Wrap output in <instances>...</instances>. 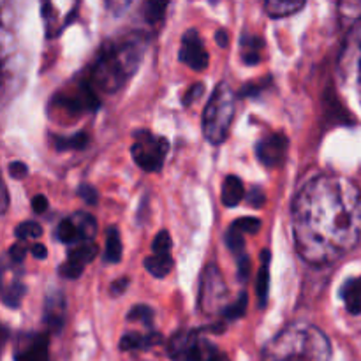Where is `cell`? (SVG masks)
Returning a JSON list of instances; mask_svg holds the SVG:
<instances>
[{
  "instance_id": "cell-1",
  "label": "cell",
  "mask_w": 361,
  "mask_h": 361,
  "mask_svg": "<svg viewBox=\"0 0 361 361\" xmlns=\"http://www.w3.org/2000/svg\"><path fill=\"white\" fill-rule=\"evenodd\" d=\"M293 235L303 261L331 264L361 238V190L341 175L310 180L293 203Z\"/></svg>"
},
{
  "instance_id": "cell-2",
  "label": "cell",
  "mask_w": 361,
  "mask_h": 361,
  "mask_svg": "<svg viewBox=\"0 0 361 361\" xmlns=\"http://www.w3.org/2000/svg\"><path fill=\"white\" fill-rule=\"evenodd\" d=\"M145 49L147 39L141 35H129L120 41L106 42L92 67L88 85L94 90L106 94L120 90L137 71Z\"/></svg>"
},
{
  "instance_id": "cell-3",
  "label": "cell",
  "mask_w": 361,
  "mask_h": 361,
  "mask_svg": "<svg viewBox=\"0 0 361 361\" xmlns=\"http://www.w3.org/2000/svg\"><path fill=\"white\" fill-rule=\"evenodd\" d=\"M326 335L312 324L296 323L275 335L263 349V361H330Z\"/></svg>"
},
{
  "instance_id": "cell-4",
  "label": "cell",
  "mask_w": 361,
  "mask_h": 361,
  "mask_svg": "<svg viewBox=\"0 0 361 361\" xmlns=\"http://www.w3.org/2000/svg\"><path fill=\"white\" fill-rule=\"evenodd\" d=\"M235 92L228 83H219L208 99L203 113V133L212 145L224 143L229 136L233 118H235Z\"/></svg>"
},
{
  "instance_id": "cell-5",
  "label": "cell",
  "mask_w": 361,
  "mask_h": 361,
  "mask_svg": "<svg viewBox=\"0 0 361 361\" xmlns=\"http://www.w3.org/2000/svg\"><path fill=\"white\" fill-rule=\"evenodd\" d=\"M169 143L166 137L155 136L150 130H137L130 148L134 162L145 171H159L164 166Z\"/></svg>"
},
{
  "instance_id": "cell-6",
  "label": "cell",
  "mask_w": 361,
  "mask_h": 361,
  "mask_svg": "<svg viewBox=\"0 0 361 361\" xmlns=\"http://www.w3.org/2000/svg\"><path fill=\"white\" fill-rule=\"evenodd\" d=\"M20 51H18L14 39L9 34L0 30V102L13 95L14 88L20 85L21 74Z\"/></svg>"
},
{
  "instance_id": "cell-7",
  "label": "cell",
  "mask_w": 361,
  "mask_h": 361,
  "mask_svg": "<svg viewBox=\"0 0 361 361\" xmlns=\"http://www.w3.org/2000/svg\"><path fill=\"white\" fill-rule=\"evenodd\" d=\"M97 233V222L90 214L78 212L71 217L63 219L56 228V240L66 245H76L81 242H95Z\"/></svg>"
},
{
  "instance_id": "cell-8",
  "label": "cell",
  "mask_w": 361,
  "mask_h": 361,
  "mask_svg": "<svg viewBox=\"0 0 361 361\" xmlns=\"http://www.w3.org/2000/svg\"><path fill=\"white\" fill-rule=\"evenodd\" d=\"M228 295L224 279L215 264H208L204 268L203 279H201L200 291V307L204 314L222 312V300Z\"/></svg>"
},
{
  "instance_id": "cell-9",
  "label": "cell",
  "mask_w": 361,
  "mask_h": 361,
  "mask_svg": "<svg viewBox=\"0 0 361 361\" xmlns=\"http://www.w3.org/2000/svg\"><path fill=\"white\" fill-rule=\"evenodd\" d=\"M210 342L203 341L197 331H178L168 344L171 361H204Z\"/></svg>"
},
{
  "instance_id": "cell-10",
  "label": "cell",
  "mask_w": 361,
  "mask_h": 361,
  "mask_svg": "<svg viewBox=\"0 0 361 361\" xmlns=\"http://www.w3.org/2000/svg\"><path fill=\"white\" fill-rule=\"evenodd\" d=\"M341 73L345 80L361 85V18L345 35L341 53Z\"/></svg>"
},
{
  "instance_id": "cell-11",
  "label": "cell",
  "mask_w": 361,
  "mask_h": 361,
  "mask_svg": "<svg viewBox=\"0 0 361 361\" xmlns=\"http://www.w3.org/2000/svg\"><path fill=\"white\" fill-rule=\"evenodd\" d=\"M53 104L66 115H83V113L95 111L99 108V99L94 88L85 81V83L78 85L74 90L56 95Z\"/></svg>"
},
{
  "instance_id": "cell-12",
  "label": "cell",
  "mask_w": 361,
  "mask_h": 361,
  "mask_svg": "<svg viewBox=\"0 0 361 361\" xmlns=\"http://www.w3.org/2000/svg\"><path fill=\"white\" fill-rule=\"evenodd\" d=\"M25 295V286L21 282L20 264L7 261H0V300L7 307H20L21 298Z\"/></svg>"
},
{
  "instance_id": "cell-13",
  "label": "cell",
  "mask_w": 361,
  "mask_h": 361,
  "mask_svg": "<svg viewBox=\"0 0 361 361\" xmlns=\"http://www.w3.org/2000/svg\"><path fill=\"white\" fill-rule=\"evenodd\" d=\"M180 62L185 63L192 71H204L210 63V56H208L204 42L201 39L200 32L196 28H189L182 37V48L178 53Z\"/></svg>"
},
{
  "instance_id": "cell-14",
  "label": "cell",
  "mask_w": 361,
  "mask_h": 361,
  "mask_svg": "<svg viewBox=\"0 0 361 361\" xmlns=\"http://www.w3.org/2000/svg\"><path fill=\"white\" fill-rule=\"evenodd\" d=\"M288 148V137L282 133H275L263 137V140L256 145V155L263 166H267V168H277V166H281L282 162H284Z\"/></svg>"
},
{
  "instance_id": "cell-15",
  "label": "cell",
  "mask_w": 361,
  "mask_h": 361,
  "mask_svg": "<svg viewBox=\"0 0 361 361\" xmlns=\"http://www.w3.org/2000/svg\"><path fill=\"white\" fill-rule=\"evenodd\" d=\"M95 254H97L95 242L76 243L67 252V261L60 267V275L66 279H78L83 274L85 267L94 259Z\"/></svg>"
},
{
  "instance_id": "cell-16",
  "label": "cell",
  "mask_w": 361,
  "mask_h": 361,
  "mask_svg": "<svg viewBox=\"0 0 361 361\" xmlns=\"http://www.w3.org/2000/svg\"><path fill=\"white\" fill-rule=\"evenodd\" d=\"M16 361H49L48 334H27L20 338L16 348Z\"/></svg>"
},
{
  "instance_id": "cell-17",
  "label": "cell",
  "mask_w": 361,
  "mask_h": 361,
  "mask_svg": "<svg viewBox=\"0 0 361 361\" xmlns=\"http://www.w3.org/2000/svg\"><path fill=\"white\" fill-rule=\"evenodd\" d=\"M44 321L53 331L62 330L63 323H66V298L60 291L49 293L46 298Z\"/></svg>"
},
{
  "instance_id": "cell-18",
  "label": "cell",
  "mask_w": 361,
  "mask_h": 361,
  "mask_svg": "<svg viewBox=\"0 0 361 361\" xmlns=\"http://www.w3.org/2000/svg\"><path fill=\"white\" fill-rule=\"evenodd\" d=\"M162 344L161 334H137V331H129L120 341V349L122 351H145V349L155 348Z\"/></svg>"
},
{
  "instance_id": "cell-19",
  "label": "cell",
  "mask_w": 361,
  "mask_h": 361,
  "mask_svg": "<svg viewBox=\"0 0 361 361\" xmlns=\"http://www.w3.org/2000/svg\"><path fill=\"white\" fill-rule=\"evenodd\" d=\"M245 196V187H243V182L235 175L226 176L224 183H222V192L221 200L226 207H236L240 201Z\"/></svg>"
},
{
  "instance_id": "cell-20",
  "label": "cell",
  "mask_w": 361,
  "mask_h": 361,
  "mask_svg": "<svg viewBox=\"0 0 361 361\" xmlns=\"http://www.w3.org/2000/svg\"><path fill=\"white\" fill-rule=\"evenodd\" d=\"M341 295L349 314H355V316L361 314V277L345 282Z\"/></svg>"
},
{
  "instance_id": "cell-21",
  "label": "cell",
  "mask_w": 361,
  "mask_h": 361,
  "mask_svg": "<svg viewBox=\"0 0 361 361\" xmlns=\"http://www.w3.org/2000/svg\"><path fill=\"white\" fill-rule=\"evenodd\" d=\"M145 268L150 275H154L155 279H164L166 275L171 274L173 270V257L171 254H150V256L145 259Z\"/></svg>"
},
{
  "instance_id": "cell-22",
  "label": "cell",
  "mask_w": 361,
  "mask_h": 361,
  "mask_svg": "<svg viewBox=\"0 0 361 361\" xmlns=\"http://www.w3.org/2000/svg\"><path fill=\"white\" fill-rule=\"evenodd\" d=\"M264 41L257 35H243L242 37V59L247 66H257L261 62V51Z\"/></svg>"
},
{
  "instance_id": "cell-23",
  "label": "cell",
  "mask_w": 361,
  "mask_h": 361,
  "mask_svg": "<svg viewBox=\"0 0 361 361\" xmlns=\"http://www.w3.org/2000/svg\"><path fill=\"white\" fill-rule=\"evenodd\" d=\"M261 259H263V264H261L259 275H257V298H259V307L263 309L267 307L268 289H270V250H263Z\"/></svg>"
},
{
  "instance_id": "cell-24",
  "label": "cell",
  "mask_w": 361,
  "mask_h": 361,
  "mask_svg": "<svg viewBox=\"0 0 361 361\" xmlns=\"http://www.w3.org/2000/svg\"><path fill=\"white\" fill-rule=\"evenodd\" d=\"M305 7V2H286V0H270L264 2V11L271 18H284L295 14Z\"/></svg>"
},
{
  "instance_id": "cell-25",
  "label": "cell",
  "mask_w": 361,
  "mask_h": 361,
  "mask_svg": "<svg viewBox=\"0 0 361 361\" xmlns=\"http://www.w3.org/2000/svg\"><path fill=\"white\" fill-rule=\"evenodd\" d=\"M53 145L59 152H71V150H81L88 145V134L78 133L74 136H55L53 137Z\"/></svg>"
},
{
  "instance_id": "cell-26",
  "label": "cell",
  "mask_w": 361,
  "mask_h": 361,
  "mask_svg": "<svg viewBox=\"0 0 361 361\" xmlns=\"http://www.w3.org/2000/svg\"><path fill=\"white\" fill-rule=\"evenodd\" d=\"M104 257L109 263H118V261L122 259V240H120V233L116 228L108 229Z\"/></svg>"
},
{
  "instance_id": "cell-27",
  "label": "cell",
  "mask_w": 361,
  "mask_h": 361,
  "mask_svg": "<svg viewBox=\"0 0 361 361\" xmlns=\"http://www.w3.org/2000/svg\"><path fill=\"white\" fill-rule=\"evenodd\" d=\"M247 307H249V296H247V293H240V296L236 298V302H233L231 305L224 307L222 309V316H224L226 321H235V319H240V317L245 316L247 312Z\"/></svg>"
},
{
  "instance_id": "cell-28",
  "label": "cell",
  "mask_w": 361,
  "mask_h": 361,
  "mask_svg": "<svg viewBox=\"0 0 361 361\" xmlns=\"http://www.w3.org/2000/svg\"><path fill=\"white\" fill-rule=\"evenodd\" d=\"M127 319L137 321V323H141L143 326L150 328L152 323H154V310L148 305H136L130 309L129 314H127Z\"/></svg>"
},
{
  "instance_id": "cell-29",
  "label": "cell",
  "mask_w": 361,
  "mask_h": 361,
  "mask_svg": "<svg viewBox=\"0 0 361 361\" xmlns=\"http://www.w3.org/2000/svg\"><path fill=\"white\" fill-rule=\"evenodd\" d=\"M14 235H16L18 240L25 242V240L39 238V236L42 235V228L37 224V222H32V221L21 222V224L16 228V231H14Z\"/></svg>"
},
{
  "instance_id": "cell-30",
  "label": "cell",
  "mask_w": 361,
  "mask_h": 361,
  "mask_svg": "<svg viewBox=\"0 0 361 361\" xmlns=\"http://www.w3.org/2000/svg\"><path fill=\"white\" fill-rule=\"evenodd\" d=\"M231 228H235L236 231H240L242 235H256L261 229V221L256 217H242L238 219V221L233 222Z\"/></svg>"
},
{
  "instance_id": "cell-31",
  "label": "cell",
  "mask_w": 361,
  "mask_h": 361,
  "mask_svg": "<svg viewBox=\"0 0 361 361\" xmlns=\"http://www.w3.org/2000/svg\"><path fill=\"white\" fill-rule=\"evenodd\" d=\"M166 9H168V4L148 2L147 6H145V18H147L148 23H159V21L164 20Z\"/></svg>"
},
{
  "instance_id": "cell-32",
  "label": "cell",
  "mask_w": 361,
  "mask_h": 361,
  "mask_svg": "<svg viewBox=\"0 0 361 361\" xmlns=\"http://www.w3.org/2000/svg\"><path fill=\"white\" fill-rule=\"evenodd\" d=\"M171 236H169L168 231H161L157 236H155L154 243H152V252L154 254H166L171 252Z\"/></svg>"
},
{
  "instance_id": "cell-33",
  "label": "cell",
  "mask_w": 361,
  "mask_h": 361,
  "mask_svg": "<svg viewBox=\"0 0 361 361\" xmlns=\"http://www.w3.org/2000/svg\"><path fill=\"white\" fill-rule=\"evenodd\" d=\"M78 196L83 197L85 203H88V204H95L99 200V192L95 190V187L88 185V183L80 185V189H78Z\"/></svg>"
},
{
  "instance_id": "cell-34",
  "label": "cell",
  "mask_w": 361,
  "mask_h": 361,
  "mask_svg": "<svg viewBox=\"0 0 361 361\" xmlns=\"http://www.w3.org/2000/svg\"><path fill=\"white\" fill-rule=\"evenodd\" d=\"M203 94H204L203 83H194L192 87L185 92V95H183V101H182L183 106L192 104V102L197 101V99H200Z\"/></svg>"
},
{
  "instance_id": "cell-35",
  "label": "cell",
  "mask_w": 361,
  "mask_h": 361,
  "mask_svg": "<svg viewBox=\"0 0 361 361\" xmlns=\"http://www.w3.org/2000/svg\"><path fill=\"white\" fill-rule=\"evenodd\" d=\"M27 173H28V168H27V164H25V162L14 161V162H11V164H9V175L13 176V178L21 180V178H25V176H27Z\"/></svg>"
},
{
  "instance_id": "cell-36",
  "label": "cell",
  "mask_w": 361,
  "mask_h": 361,
  "mask_svg": "<svg viewBox=\"0 0 361 361\" xmlns=\"http://www.w3.org/2000/svg\"><path fill=\"white\" fill-rule=\"evenodd\" d=\"M236 261H238V279L240 281H247L250 275V259L245 254H242V256L236 257Z\"/></svg>"
},
{
  "instance_id": "cell-37",
  "label": "cell",
  "mask_w": 361,
  "mask_h": 361,
  "mask_svg": "<svg viewBox=\"0 0 361 361\" xmlns=\"http://www.w3.org/2000/svg\"><path fill=\"white\" fill-rule=\"evenodd\" d=\"M249 203L252 204L254 208H261V207H263V203H264V190L261 189L259 185H256V187H252V189H250Z\"/></svg>"
},
{
  "instance_id": "cell-38",
  "label": "cell",
  "mask_w": 361,
  "mask_h": 361,
  "mask_svg": "<svg viewBox=\"0 0 361 361\" xmlns=\"http://www.w3.org/2000/svg\"><path fill=\"white\" fill-rule=\"evenodd\" d=\"M25 254H27V249H25L21 243H14V245L9 249V256H7V257H9L13 263L21 264V263H23V259H25Z\"/></svg>"
},
{
  "instance_id": "cell-39",
  "label": "cell",
  "mask_w": 361,
  "mask_h": 361,
  "mask_svg": "<svg viewBox=\"0 0 361 361\" xmlns=\"http://www.w3.org/2000/svg\"><path fill=\"white\" fill-rule=\"evenodd\" d=\"M204 361H229V356L226 353L219 351L214 344H208L207 356H204Z\"/></svg>"
},
{
  "instance_id": "cell-40",
  "label": "cell",
  "mask_w": 361,
  "mask_h": 361,
  "mask_svg": "<svg viewBox=\"0 0 361 361\" xmlns=\"http://www.w3.org/2000/svg\"><path fill=\"white\" fill-rule=\"evenodd\" d=\"M9 208V192H7V187L4 183L2 176H0V215H4Z\"/></svg>"
},
{
  "instance_id": "cell-41",
  "label": "cell",
  "mask_w": 361,
  "mask_h": 361,
  "mask_svg": "<svg viewBox=\"0 0 361 361\" xmlns=\"http://www.w3.org/2000/svg\"><path fill=\"white\" fill-rule=\"evenodd\" d=\"M32 208H34L35 214H44L48 210V200H46L42 194H37V196L32 200Z\"/></svg>"
},
{
  "instance_id": "cell-42",
  "label": "cell",
  "mask_w": 361,
  "mask_h": 361,
  "mask_svg": "<svg viewBox=\"0 0 361 361\" xmlns=\"http://www.w3.org/2000/svg\"><path fill=\"white\" fill-rule=\"evenodd\" d=\"M127 286H129V279H118V281H115L111 284L109 293H111V296H120L123 291H126Z\"/></svg>"
},
{
  "instance_id": "cell-43",
  "label": "cell",
  "mask_w": 361,
  "mask_h": 361,
  "mask_svg": "<svg viewBox=\"0 0 361 361\" xmlns=\"http://www.w3.org/2000/svg\"><path fill=\"white\" fill-rule=\"evenodd\" d=\"M30 252L34 254V257H37V259H46V256H48V250H46V247L42 245V243H34V245L30 247Z\"/></svg>"
},
{
  "instance_id": "cell-44",
  "label": "cell",
  "mask_w": 361,
  "mask_h": 361,
  "mask_svg": "<svg viewBox=\"0 0 361 361\" xmlns=\"http://www.w3.org/2000/svg\"><path fill=\"white\" fill-rule=\"evenodd\" d=\"M215 41H217L219 46H222V48H226L229 42V35L226 30H217V34H215Z\"/></svg>"
},
{
  "instance_id": "cell-45",
  "label": "cell",
  "mask_w": 361,
  "mask_h": 361,
  "mask_svg": "<svg viewBox=\"0 0 361 361\" xmlns=\"http://www.w3.org/2000/svg\"><path fill=\"white\" fill-rule=\"evenodd\" d=\"M6 341H7V330L2 326V324H0V351H2V348H4V344H6Z\"/></svg>"
}]
</instances>
